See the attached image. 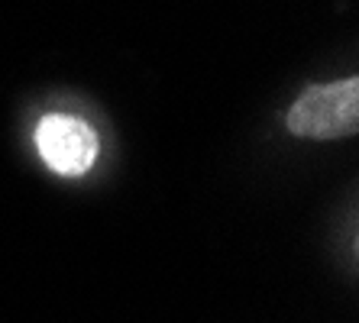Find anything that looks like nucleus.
I'll return each mask as SVG.
<instances>
[{
    "instance_id": "nucleus-2",
    "label": "nucleus",
    "mask_w": 359,
    "mask_h": 323,
    "mask_svg": "<svg viewBox=\"0 0 359 323\" xmlns=\"http://www.w3.org/2000/svg\"><path fill=\"white\" fill-rule=\"evenodd\" d=\"M36 149L55 174H84L97 158V133L72 114H49L36 126Z\"/></svg>"
},
{
    "instance_id": "nucleus-1",
    "label": "nucleus",
    "mask_w": 359,
    "mask_h": 323,
    "mask_svg": "<svg viewBox=\"0 0 359 323\" xmlns=\"http://www.w3.org/2000/svg\"><path fill=\"white\" fill-rule=\"evenodd\" d=\"M285 126L301 139H343L359 130V78L311 84L298 94Z\"/></svg>"
}]
</instances>
